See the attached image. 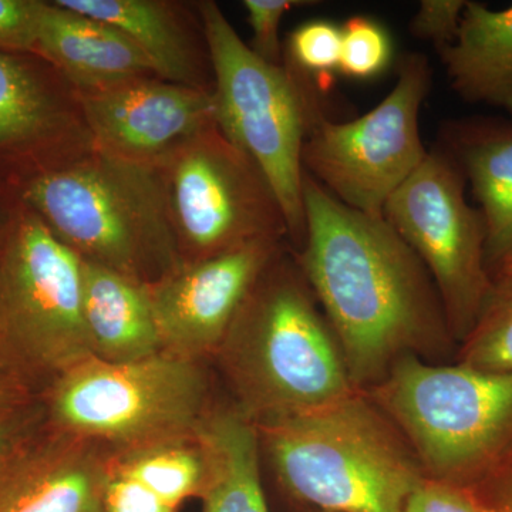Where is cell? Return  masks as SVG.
<instances>
[{
    "label": "cell",
    "instance_id": "obj_2",
    "mask_svg": "<svg viewBox=\"0 0 512 512\" xmlns=\"http://www.w3.org/2000/svg\"><path fill=\"white\" fill-rule=\"evenodd\" d=\"M254 424L276 483L312 511L402 512L426 478L402 431L363 390Z\"/></svg>",
    "mask_w": 512,
    "mask_h": 512
},
{
    "label": "cell",
    "instance_id": "obj_30",
    "mask_svg": "<svg viewBox=\"0 0 512 512\" xmlns=\"http://www.w3.org/2000/svg\"><path fill=\"white\" fill-rule=\"evenodd\" d=\"M19 370L0 336V409H13L22 399Z\"/></svg>",
    "mask_w": 512,
    "mask_h": 512
},
{
    "label": "cell",
    "instance_id": "obj_34",
    "mask_svg": "<svg viewBox=\"0 0 512 512\" xmlns=\"http://www.w3.org/2000/svg\"><path fill=\"white\" fill-rule=\"evenodd\" d=\"M10 212L8 214H5L2 210V204H0V231H2L3 227L6 225V221H8Z\"/></svg>",
    "mask_w": 512,
    "mask_h": 512
},
{
    "label": "cell",
    "instance_id": "obj_32",
    "mask_svg": "<svg viewBox=\"0 0 512 512\" xmlns=\"http://www.w3.org/2000/svg\"><path fill=\"white\" fill-rule=\"evenodd\" d=\"M22 424L15 409H0V458L22 439Z\"/></svg>",
    "mask_w": 512,
    "mask_h": 512
},
{
    "label": "cell",
    "instance_id": "obj_8",
    "mask_svg": "<svg viewBox=\"0 0 512 512\" xmlns=\"http://www.w3.org/2000/svg\"><path fill=\"white\" fill-rule=\"evenodd\" d=\"M0 234V336L20 369L59 377L93 357L82 258L20 200Z\"/></svg>",
    "mask_w": 512,
    "mask_h": 512
},
{
    "label": "cell",
    "instance_id": "obj_6",
    "mask_svg": "<svg viewBox=\"0 0 512 512\" xmlns=\"http://www.w3.org/2000/svg\"><path fill=\"white\" fill-rule=\"evenodd\" d=\"M197 8L210 49L218 127L261 168L284 211L289 241L299 249L305 238L303 144L326 117L320 87L285 63L256 56L218 3L200 0Z\"/></svg>",
    "mask_w": 512,
    "mask_h": 512
},
{
    "label": "cell",
    "instance_id": "obj_16",
    "mask_svg": "<svg viewBox=\"0 0 512 512\" xmlns=\"http://www.w3.org/2000/svg\"><path fill=\"white\" fill-rule=\"evenodd\" d=\"M113 26L146 56L160 79L214 93V72L197 2L57 0Z\"/></svg>",
    "mask_w": 512,
    "mask_h": 512
},
{
    "label": "cell",
    "instance_id": "obj_33",
    "mask_svg": "<svg viewBox=\"0 0 512 512\" xmlns=\"http://www.w3.org/2000/svg\"><path fill=\"white\" fill-rule=\"evenodd\" d=\"M491 278H493L494 281L512 282V258L501 262L500 265H497L494 269H491Z\"/></svg>",
    "mask_w": 512,
    "mask_h": 512
},
{
    "label": "cell",
    "instance_id": "obj_10",
    "mask_svg": "<svg viewBox=\"0 0 512 512\" xmlns=\"http://www.w3.org/2000/svg\"><path fill=\"white\" fill-rule=\"evenodd\" d=\"M397 82L379 104L352 121L322 117L303 144V171L343 204L383 215L384 205L427 156L420 110L429 94V60L420 53L400 59Z\"/></svg>",
    "mask_w": 512,
    "mask_h": 512
},
{
    "label": "cell",
    "instance_id": "obj_21",
    "mask_svg": "<svg viewBox=\"0 0 512 512\" xmlns=\"http://www.w3.org/2000/svg\"><path fill=\"white\" fill-rule=\"evenodd\" d=\"M198 431L210 458L202 512H269L254 421L237 406L211 407Z\"/></svg>",
    "mask_w": 512,
    "mask_h": 512
},
{
    "label": "cell",
    "instance_id": "obj_13",
    "mask_svg": "<svg viewBox=\"0 0 512 512\" xmlns=\"http://www.w3.org/2000/svg\"><path fill=\"white\" fill-rule=\"evenodd\" d=\"M286 242L259 241L183 264L144 285L165 352L202 360L217 355L259 275Z\"/></svg>",
    "mask_w": 512,
    "mask_h": 512
},
{
    "label": "cell",
    "instance_id": "obj_4",
    "mask_svg": "<svg viewBox=\"0 0 512 512\" xmlns=\"http://www.w3.org/2000/svg\"><path fill=\"white\" fill-rule=\"evenodd\" d=\"M16 198L84 261L137 284L183 265L156 167L93 150L29 178Z\"/></svg>",
    "mask_w": 512,
    "mask_h": 512
},
{
    "label": "cell",
    "instance_id": "obj_3",
    "mask_svg": "<svg viewBox=\"0 0 512 512\" xmlns=\"http://www.w3.org/2000/svg\"><path fill=\"white\" fill-rule=\"evenodd\" d=\"M215 356L235 406L252 421L316 409L359 390L286 244L259 275Z\"/></svg>",
    "mask_w": 512,
    "mask_h": 512
},
{
    "label": "cell",
    "instance_id": "obj_29",
    "mask_svg": "<svg viewBox=\"0 0 512 512\" xmlns=\"http://www.w3.org/2000/svg\"><path fill=\"white\" fill-rule=\"evenodd\" d=\"M466 0H423L410 22V32L443 52L456 40Z\"/></svg>",
    "mask_w": 512,
    "mask_h": 512
},
{
    "label": "cell",
    "instance_id": "obj_19",
    "mask_svg": "<svg viewBox=\"0 0 512 512\" xmlns=\"http://www.w3.org/2000/svg\"><path fill=\"white\" fill-rule=\"evenodd\" d=\"M82 296L93 357L127 363L164 352L146 286L82 259Z\"/></svg>",
    "mask_w": 512,
    "mask_h": 512
},
{
    "label": "cell",
    "instance_id": "obj_18",
    "mask_svg": "<svg viewBox=\"0 0 512 512\" xmlns=\"http://www.w3.org/2000/svg\"><path fill=\"white\" fill-rule=\"evenodd\" d=\"M447 153L456 161L483 212L488 269L512 258V123L458 121L446 130Z\"/></svg>",
    "mask_w": 512,
    "mask_h": 512
},
{
    "label": "cell",
    "instance_id": "obj_12",
    "mask_svg": "<svg viewBox=\"0 0 512 512\" xmlns=\"http://www.w3.org/2000/svg\"><path fill=\"white\" fill-rule=\"evenodd\" d=\"M93 150L76 87L40 56L0 52V158L19 168L16 187Z\"/></svg>",
    "mask_w": 512,
    "mask_h": 512
},
{
    "label": "cell",
    "instance_id": "obj_14",
    "mask_svg": "<svg viewBox=\"0 0 512 512\" xmlns=\"http://www.w3.org/2000/svg\"><path fill=\"white\" fill-rule=\"evenodd\" d=\"M79 94L94 150L130 163L156 167L217 123L214 93L156 76Z\"/></svg>",
    "mask_w": 512,
    "mask_h": 512
},
{
    "label": "cell",
    "instance_id": "obj_25",
    "mask_svg": "<svg viewBox=\"0 0 512 512\" xmlns=\"http://www.w3.org/2000/svg\"><path fill=\"white\" fill-rule=\"evenodd\" d=\"M315 2L305 0H245L252 45L256 56L274 66H284L285 52L279 40L282 19L291 9L303 8Z\"/></svg>",
    "mask_w": 512,
    "mask_h": 512
},
{
    "label": "cell",
    "instance_id": "obj_26",
    "mask_svg": "<svg viewBox=\"0 0 512 512\" xmlns=\"http://www.w3.org/2000/svg\"><path fill=\"white\" fill-rule=\"evenodd\" d=\"M402 512H498L473 488L423 478Z\"/></svg>",
    "mask_w": 512,
    "mask_h": 512
},
{
    "label": "cell",
    "instance_id": "obj_28",
    "mask_svg": "<svg viewBox=\"0 0 512 512\" xmlns=\"http://www.w3.org/2000/svg\"><path fill=\"white\" fill-rule=\"evenodd\" d=\"M43 2L0 0V52L33 53Z\"/></svg>",
    "mask_w": 512,
    "mask_h": 512
},
{
    "label": "cell",
    "instance_id": "obj_1",
    "mask_svg": "<svg viewBox=\"0 0 512 512\" xmlns=\"http://www.w3.org/2000/svg\"><path fill=\"white\" fill-rule=\"evenodd\" d=\"M303 205L305 238L293 254L356 389L375 387L403 357L454 348L429 271L384 215L350 208L306 173Z\"/></svg>",
    "mask_w": 512,
    "mask_h": 512
},
{
    "label": "cell",
    "instance_id": "obj_7",
    "mask_svg": "<svg viewBox=\"0 0 512 512\" xmlns=\"http://www.w3.org/2000/svg\"><path fill=\"white\" fill-rule=\"evenodd\" d=\"M201 360L160 352L127 363L90 357L56 377L53 427L106 450L187 436L210 412Z\"/></svg>",
    "mask_w": 512,
    "mask_h": 512
},
{
    "label": "cell",
    "instance_id": "obj_35",
    "mask_svg": "<svg viewBox=\"0 0 512 512\" xmlns=\"http://www.w3.org/2000/svg\"><path fill=\"white\" fill-rule=\"evenodd\" d=\"M313 512H319V511H313Z\"/></svg>",
    "mask_w": 512,
    "mask_h": 512
},
{
    "label": "cell",
    "instance_id": "obj_23",
    "mask_svg": "<svg viewBox=\"0 0 512 512\" xmlns=\"http://www.w3.org/2000/svg\"><path fill=\"white\" fill-rule=\"evenodd\" d=\"M342 28L328 20H312L293 30L285 52L286 67L319 84L339 70Z\"/></svg>",
    "mask_w": 512,
    "mask_h": 512
},
{
    "label": "cell",
    "instance_id": "obj_24",
    "mask_svg": "<svg viewBox=\"0 0 512 512\" xmlns=\"http://www.w3.org/2000/svg\"><path fill=\"white\" fill-rule=\"evenodd\" d=\"M390 59L392 42L375 20L355 16L342 26L339 72L352 79H372L384 72Z\"/></svg>",
    "mask_w": 512,
    "mask_h": 512
},
{
    "label": "cell",
    "instance_id": "obj_11",
    "mask_svg": "<svg viewBox=\"0 0 512 512\" xmlns=\"http://www.w3.org/2000/svg\"><path fill=\"white\" fill-rule=\"evenodd\" d=\"M464 188L466 177L447 151H427L383 210L429 271L458 343L474 328L493 291L483 212L468 204Z\"/></svg>",
    "mask_w": 512,
    "mask_h": 512
},
{
    "label": "cell",
    "instance_id": "obj_17",
    "mask_svg": "<svg viewBox=\"0 0 512 512\" xmlns=\"http://www.w3.org/2000/svg\"><path fill=\"white\" fill-rule=\"evenodd\" d=\"M35 55L66 77L77 92L156 76L146 56L113 26L59 2H43Z\"/></svg>",
    "mask_w": 512,
    "mask_h": 512
},
{
    "label": "cell",
    "instance_id": "obj_5",
    "mask_svg": "<svg viewBox=\"0 0 512 512\" xmlns=\"http://www.w3.org/2000/svg\"><path fill=\"white\" fill-rule=\"evenodd\" d=\"M366 393L431 480L478 490L512 460V375L406 356Z\"/></svg>",
    "mask_w": 512,
    "mask_h": 512
},
{
    "label": "cell",
    "instance_id": "obj_9",
    "mask_svg": "<svg viewBox=\"0 0 512 512\" xmlns=\"http://www.w3.org/2000/svg\"><path fill=\"white\" fill-rule=\"evenodd\" d=\"M183 264L259 241L289 239L284 211L258 167L218 124L156 165Z\"/></svg>",
    "mask_w": 512,
    "mask_h": 512
},
{
    "label": "cell",
    "instance_id": "obj_22",
    "mask_svg": "<svg viewBox=\"0 0 512 512\" xmlns=\"http://www.w3.org/2000/svg\"><path fill=\"white\" fill-rule=\"evenodd\" d=\"M456 359L480 372L512 375V282L493 279V291Z\"/></svg>",
    "mask_w": 512,
    "mask_h": 512
},
{
    "label": "cell",
    "instance_id": "obj_27",
    "mask_svg": "<svg viewBox=\"0 0 512 512\" xmlns=\"http://www.w3.org/2000/svg\"><path fill=\"white\" fill-rule=\"evenodd\" d=\"M109 454V451H107ZM100 512H180L165 504L136 478L128 476L106 460V481Z\"/></svg>",
    "mask_w": 512,
    "mask_h": 512
},
{
    "label": "cell",
    "instance_id": "obj_20",
    "mask_svg": "<svg viewBox=\"0 0 512 512\" xmlns=\"http://www.w3.org/2000/svg\"><path fill=\"white\" fill-rule=\"evenodd\" d=\"M440 56L461 99L512 113V5L467 2L456 40Z\"/></svg>",
    "mask_w": 512,
    "mask_h": 512
},
{
    "label": "cell",
    "instance_id": "obj_31",
    "mask_svg": "<svg viewBox=\"0 0 512 512\" xmlns=\"http://www.w3.org/2000/svg\"><path fill=\"white\" fill-rule=\"evenodd\" d=\"M476 491L498 512H512V460L490 483Z\"/></svg>",
    "mask_w": 512,
    "mask_h": 512
},
{
    "label": "cell",
    "instance_id": "obj_15",
    "mask_svg": "<svg viewBox=\"0 0 512 512\" xmlns=\"http://www.w3.org/2000/svg\"><path fill=\"white\" fill-rule=\"evenodd\" d=\"M107 450L55 429L0 458V512H100Z\"/></svg>",
    "mask_w": 512,
    "mask_h": 512
}]
</instances>
